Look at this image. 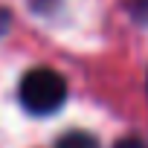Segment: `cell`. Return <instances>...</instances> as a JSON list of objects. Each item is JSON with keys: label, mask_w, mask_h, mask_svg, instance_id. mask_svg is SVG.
Returning <instances> with one entry per match:
<instances>
[{"label": "cell", "mask_w": 148, "mask_h": 148, "mask_svg": "<svg viewBox=\"0 0 148 148\" xmlns=\"http://www.w3.org/2000/svg\"><path fill=\"white\" fill-rule=\"evenodd\" d=\"M55 148H102V145L87 131H67L55 139Z\"/></svg>", "instance_id": "cell-2"}, {"label": "cell", "mask_w": 148, "mask_h": 148, "mask_svg": "<svg viewBox=\"0 0 148 148\" xmlns=\"http://www.w3.org/2000/svg\"><path fill=\"white\" fill-rule=\"evenodd\" d=\"M6 29H9V12H6L3 6H0V35H3Z\"/></svg>", "instance_id": "cell-4"}, {"label": "cell", "mask_w": 148, "mask_h": 148, "mask_svg": "<svg viewBox=\"0 0 148 148\" xmlns=\"http://www.w3.org/2000/svg\"><path fill=\"white\" fill-rule=\"evenodd\" d=\"M21 108L32 116H49L67 102V82L52 67H32L18 84Z\"/></svg>", "instance_id": "cell-1"}, {"label": "cell", "mask_w": 148, "mask_h": 148, "mask_svg": "<svg viewBox=\"0 0 148 148\" xmlns=\"http://www.w3.org/2000/svg\"><path fill=\"white\" fill-rule=\"evenodd\" d=\"M113 148H148V142H145L142 136H122Z\"/></svg>", "instance_id": "cell-3"}]
</instances>
